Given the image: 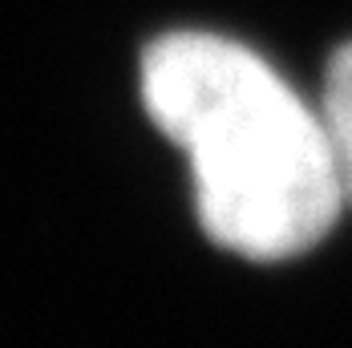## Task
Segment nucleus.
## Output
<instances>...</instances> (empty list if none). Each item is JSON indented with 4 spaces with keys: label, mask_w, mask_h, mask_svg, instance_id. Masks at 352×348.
Listing matches in <instances>:
<instances>
[{
    "label": "nucleus",
    "mask_w": 352,
    "mask_h": 348,
    "mask_svg": "<svg viewBox=\"0 0 352 348\" xmlns=\"http://www.w3.org/2000/svg\"><path fill=\"white\" fill-rule=\"evenodd\" d=\"M142 102L190 162L199 223L243 259H296L336 227L344 182L320 105L255 49L166 33L142 57Z\"/></svg>",
    "instance_id": "1"
},
{
    "label": "nucleus",
    "mask_w": 352,
    "mask_h": 348,
    "mask_svg": "<svg viewBox=\"0 0 352 348\" xmlns=\"http://www.w3.org/2000/svg\"><path fill=\"white\" fill-rule=\"evenodd\" d=\"M320 113H324L328 138H332V150H336L344 199L352 203V41L344 45V49H336V57L328 61Z\"/></svg>",
    "instance_id": "2"
}]
</instances>
